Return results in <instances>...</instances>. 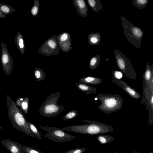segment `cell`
I'll use <instances>...</instances> for the list:
<instances>
[{
    "instance_id": "cell-1",
    "label": "cell",
    "mask_w": 153,
    "mask_h": 153,
    "mask_svg": "<svg viewBox=\"0 0 153 153\" xmlns=\"http://www.w3.org/2000/svg\"><path fill=\"white\" fill-rule=\"evenodd\" d=\"M6 98L8 115L13 126L19 131L32 137H36L31 132L27 120L15 102L8 95H7Z\"/></svg>"
},
{
    "instance_id": "cell-2",
    "label": "cell",
    "mask_w": 153,
    "mask_h": 153,
    "mask_svg": "<svg viewBox=\"0 0 153 153\" xmlns=\"http://www.w3.org/2000/svg\"><path fill=\"white\" fill-rule=\"evenodd\" d=\"M81 120L88 124L69 126L64 128L62 129L64 131L92 135L111 132L114 130L112 126L105 123L86 119H81Z\"/></svg>"
},
{
    "instance_id": "cell-3",
    "label": "cell",
    "mask_w": 153,
    "mask_h": 153,
    "mask_svg": "<svg viewBox=\"0 0 153 153\" xmlns=\"http://www.w3.org/2000/svg\"><path fill=\"white\" fill-rule=\"evenodd\" d=\"M100 101L101 104L98 106L99 109L103 113L109 114L120 110L122 107V97L117 94L98 93L94 98Z\"/></svg>"
},
{
    "instance_id": "cell-4",
    "label": "cell",
    "mask_w": 153,
    "mask_h": 153,
    "mask_svg": "<svg viewBox=\"0 0 153 153\" xmlns=\"http://www.w3.org/2000/svg\"><path fill=\"white\" fill-rule=\"evenodd\" d=\"M60 95L59 91L54 92L48 96L40 107V114L46 117L58 116L64 110L65 106L57 104Z\"/></svg>"
},
{
    "instance_id": "cell-5",
    "label": "cell",
    "mask_w": 153,
    "mask_h": 153,
    "mask_svg": "<svg viewBox=\"0 0 153 153\" xmlns=\"http://www.w3.org/2000/svg\"><path fill=\"white\" fill-rule=\"evenodd\" d=\"M121 20L125 37L136 48H140L144 34L143 32L141 29L134 25L123 16L121 17Z\"/></svg>"
},
{
    "instance_id": "cell-6",
    "label": "cell",
    "mask_w": 153,
    "mask_h": 153,
    "mask_svg": "<svg viewBox=\"0 0 153 153\" xmlns=\"http://www.w3.org/2000/svg\"><path fill=\"white\" fill-rule=\"evenodd\" d=\"M114 53L117 66L121 72L128 78L135 81L136 73L129 59L119 50L115 49Z\"/></svg>"
},
{
    "instance_id": "cell-7",
    "label": "cell",
    "mask_w": 153,
    "mask_h": 153,
    "mask_svg": "<svg viewBox=\"0 0 153 153\" xmlns=\"http://www.w3.org/2000/svg\"><path fill=\"white\" fill-rule=\"evenodd\" d=\"M39 127L46 131L44 137L54 142L63 143L72 141L76 138L75 136L66 133L62 129L55 126L48 127L40 126Z\"/></svg>"
},
{
    "instance_id": "cell-8",
    "label": "cell",
    "mask_w": 153,
    "mask_h": 153,
    "mask_svg": "<svg viewBox=\"0 0 153 153\" xmlns=\"http://www.w3.org/2000/svg\"><path fill=\"white\" fill-rule=\"evenodd\" d=\"M59 51L58 35L49 38L41 45L38 51L40 54L46 56L58 55Z\"/></svg>"
},
{
    "instance_id": "cell-9",
    "label": "cell",
    "mask_w": 153,
    "mask_h": 153,
    "mask_svg": "<svg viewBox=\"0 0 153 153\" xmlns=\"http://www.w3.org/2000/svg\"><path fill=\"white\" fill-rule=\"evenodd\" d=\"M143 93L141 102L146 105V109L149 111V123L152 125L153 123V90L149 85H146L143 81Z\"/></svg>"
},
{
    "instance_id": "cell-10",
    "label": "cell",
    "mask_w": 153,
    "mask_h": 153,
    "mask_svg": "<svg viewBox=\"0 0 153 153\" xmlns=\"http://www.w3.org/2000/svg\"><path fill=\"white\" fill-rule=\"evenodd\" d=\"M112 79L111 80V82L118 85L119 87L122 88L130 97L137 99L141 97V96L139 93L123 80L116 79L112 76Z\"/></svg>"
},
{
    "instance_id": "cell-11",
    "label": "cell",
    "mask_w": 153,
    "mask_h": 153,
    "mask_svg": "<svg viewBox=\"0 0 153 153\" xmlns=\"http://www.w3.org/2000/svg\"><path fill=\"white\" fill-rule=\"evenodd\" d=\"M59 46L62 51L67 53L72 48L71 36L68 33H61L58 35Z\"/></svg>"
},
{
    "instance_id": "cell-12",
    "label": "cell",
    "mask_w": 153,
    "mask_h": 153,
    "mask_svg": "<svg viewBox=\"0 0 153 153\" xmlns=\"http://www.w3.org/2000/svg\"><path fill=\"white\" fill-rule=\"evenodd\" d=\"M1 143L11 153H26L24 146L9 139L2 140Z\"/></svg>"
},
{
    "instance_id": "cell-13",
    "label": "cell",
    "mask_w": 153,
    "mask_h": 153,
    "mask_svg": "<svg viewBox=\"0 0 153 153\" xmlns=\"http://www.w3.org/2000/svg\"><path fill=\"white\" fill-rule=\"evenodd\" d=\"M2 67L5 75L9 76L13 69V61L7 53H4L1 57Z\"/></svg>"
},
{
    "instance_id": "cell-14",
    "label": "cell",
    "mask_w": 153,
    "mask_h": 153,
    "mask_svg": "<svg viewBox=\"0 0 153 153\" xmlns=\"http://www.w3.org/2000/svg\"><path fill=\"white\" fill-rule=\"evenodd\" d=\"M73 4L77 13L81 16L86 18L88 15V6L84 0H73Z\"/></svg>"
},
{
    "instance_id": "cell-15",
    "label": "cell",
    "mask_w": 153,
    "mask_h": 153,
    "mask_svg": "<svg viewBox=\"0 0 153 153\" xmlns=\"http://www.w3.org/2000/svg\"><path fill=\"white\" fill-rule=\"evenodd\" d=\"M143 81L146 85H149L153 90V64L150 66L149 62L147 64L143 75Z\"/></svg>"
},
{
    "instance_id": "cell-16",
    "label": "cell",
    "mask_w": 153,
    "mask_h": 153,
    "mask_svg": "<svg viewBox=\"0 0 153 153\" xmlns=\"http://www.w3.org/2000/svg\"><path fill=\"white\" fill-rule=\"evenodd\" d=\"M16 105L23 112L27 114L29 105V99L26 97L24 98L18 97L16 101Z\"/></svg>"
},
{
    "instance_id": "cell-17",
    "label": "cell",
    "mask_w": 153,
    "mask_h": 153,
    "mask_svg": "<svg viewBox=\"0 0 153 153\" xmlns=\"http://www.w3.org/2000/svg\"><path fill=\"white\" fill-rule=\"evenodd\" d=\"M76 85L79 90L85 92L86 94L97 93L96 88L92 87L86 84L79 82L76 83Z\"/></svg>"
},
{
    "instance_id": "cell-18",
    "label": "cell",
    "mask_w": 153,
    "mask_h": 153,
    "mask_svg": "<svg viewBox=\"0 0 153 153\" xmlns=\"http://www.w3.org/2000/svg\"><path fill=\"white\" fill-rule=\"evenodd\" d=\"M103 81L102 79L94 76H88L80 78L79 82L86 84L97 85L102 83Z\"/></svg>"
},
{
    "instance_id": "cell-19",
    "label": "cell",
    "mask_w": 153,
    "mask_h": 153,
    "mask_svg": "<svg viewBox=\"0 0 153 153\" xmlns=\"http://www.w3.org/2000/svg\"><path fill=\"white\" fill-rule=\"evenodd\" d=\"M100 35L99 33H91L88 36V40L91 45H99L100 41Z\"/></svg>"
},
{
    "instance_id": "cell-20",
    "label": "cell",
    "mask_w": 153,
    "mask_h": 153,
    "mask_svg": "<svg viewBox=\"0 0 153 153\" xmlns=\"http://www.w3.org/2000/svg\"><path fill=\"white\" fill-rule=\"evenodd\" d=\"M96 138L99 143L102 145L110 143L115 140L112 136L107 134H100Z\"/></svg>"
},
{
    "instance_id": "cell-21",
    "label": "cell",
    "mask_w": 153,
    "mask_h": 153,
    "mask_svg": "<svg viewBox=\"0 0 153 153\" xmlns=\"http://www.w3.org/2000/svg\"><path fill=\"white\" fill-rule=\"evenodd\" d=\"M100 62V56L97 54L94 56L90 60L88 64L89 68L94 70L99 66Z\"/></svg>"
},
{
    "instance_id": "cell-22",
    "label": "cell",
    "mask_w": 153,
    "mask_h": 153,
    "mask_svg": "<svg viewBox=\"0 0 153 153\" xmlns=\"http://www.w3.org/2000/svg\"><path fill=\"white\" fill-rule=\"evenodd\" d=\"M87 1L89 6L94 12L97 13L99 11L102 10V6L100 0H88Z\"/></svg>"
},
{
    "instance_id": "cell-23",
    "label": "cell",
    "mask_w": 153,
    "mask_h": 153,
    "mask_svg": "<svg viewBox=\"0 0 153 153\" xmlns=\"http://www.w3.org/2000/svg\"><path fill=\"white\" fill-rule=\"evenodd\" d=\"M34 74L37 81H43L45 79L46 75L43 70L39 68H36L34 71Z\"/></svg>"
},
{
    "instance_id": "cell-24",
    "label": "cell",
    "mask_w": 153,
    "mask_h": 153,
    "mask_svg": "<svg viewBox=\"0 0 153 153\" xmlns=\"http://www.w3.org/2000/svg\"><path fill=\"white\" fill-rule=\"evenodd\" d=\"M27 122L31 132L36 136L37 139L39 140L42 139V138L41 134V132L39 131L37 127L30 121L27 120Z\"/></svg>"
},
{
    "instance_id": "cell-25",
    "label": "cell",
    "mask_w": 153,
    "mask_h": 153,
    "mask_svg": "<svg viewBox=\"0 0 153 153\" xmlns=\"http://www.w3.org/2000/svg\"><path fill=\"white\" fill-rule=\"evenodd\" d=\"M147 0H133V5L140 10L145 7L148 4Z\"/></svg>"
},
{
    "instance_id": "cell-26",
    "label": "cell",
    "mask_w": 153,
    "mask_h": 153,
    "mask_svg": "<svg viewBox=\"0 0 153 153\" xmlns=\"http://www.w3.org/2000/svg\"><path fill=\"white\" fill-rule=\"evenodd\" d=\"M34 4L31 8V13L33 16L36 17L38 15L39 12L40 2L39 0H34Z\"/></svg>"
},
{
    "instance_id": "cell-27",
    "label": "cell",
    "mask_w": 153,
    "mask_h": 153,
    "mask_svg": "<svg viewBox=\"0 0 153 153\" xmlns=\"http://www.w3.org/2000/svg\"><path fill=\"white\" fill-rule=\"evenodd\" d=\"M78 112L76 109L73 110L66 113L63 117V120L66 121L72 119L77 116Z\"/></svg>"
},
{
    "instance_id": "cell-28",
    "label": "cell",
    "mask_w": 153,
    "mask_h": 153,
    "mask_svg": "<svg viewBox=\"0 0 153 153\" xmlns=\"http://www.w3.org/2000/svg\"><path fill=\"white\" fill-rule=\"evenodd\" d=\"M87 149L83 148H78L66 151L65 153H84Z\"/></svg>"
},
{
    "instance_id": "cell-29",
    "label": "cell",
    "mask_w": 153,
    "mask_h": 153,
    "mask_svg": "<svg viewBox=\"0 0 153 153\" xmlns=\"http://www.w3.org/2000/svg\"><path fill=\"white\" fill-rule=\"evenodd\" d=\"M24 149L26 153H45L35 149L24 146Z\"/></svg>"
},
{
    "instance_id": "cell-30",
    "label": "cell",
    "mask_w": 153,
    "mask_h": 153,
    "mask_svg": "<svg viewBox=\"0 0 153 153\" xmlns=\"http://www.w3.org/2000/svg\"><path fill=\"white\" fill-rule=\"evenodd\" d=\"M112 76L117 79H120L123 76L122 73L116 70H114L112 72Z\"/></svg>"
},
{
    "instance_id": "cell-31",
    "label": "cell",
    "mask_w": 153,
    "mask_h": 153,
    "mask_svg": "<svg viewBox=\"0 0 153 153\" xmlns=\"http://www.w3.org/2000/svg\"><path fill=\"white\" fill-rule=\"evenodd\" d=\"M1 9L2 11L5 13H8L10 10V8L7 6L5 5L2 6L1 8Z\"/></svg>"
},
{
    "instance_id": "cell-32",
    "label": "cell",
    "mask_w": 153,
    "mask_h": 153,
    "mask_svg": "<svg viewBox=\"0 0 153 153\" xmlns=\"http://www.w3.org/2000/svg\"><path fill=\"white\" fill-rule=\"evenodd\" d=\"M19 45L21 49H23L24 47L23 40L22 38H20L19 40Z\"/></svg>"
},
{
    "instance_id": "cell-33",
    "label": "cell",
    "mask_w": 153,
    "mask_h": 153,
    "mask_svg": "<svg viewBox=\"0 0 153 153\" xmlns=\"http://www.w3.org/2000/svg\"><path fill=\"white\" fill-rule=\"evenodd\" d=\"M117 153V152L115 151H114L113 152H108V153Z\"/></svg>"
},
{
    "instance_id": "cell-34",
    "label": "cell",
    "mask_w": 153,
    "mask_h": 153,
    "mask_svg": "<svg viewBox=\"0 0 153 153\" xmlns=\"http://www.w3.org/2000/svg\"><path fill=\"white\" fill-rule=\"evenodd\" d=\"M134 153H138V152H136V151H134Z\"/></svg>"
},
{
    "instance_id": "cell-35",
    "label": "cell",
    "mask_w": 153,
    "mask_h": 153,
    "mask_svg": "<svg viewBox=\"0 0 153 153\" xmlns=\"http://www.w3.org/2000/svg\"><path fill=\"white\" fill-rule=\"evenodd\" d=\"M150 153H152V152H150Z\"/></svg>"
}]
</instances>
